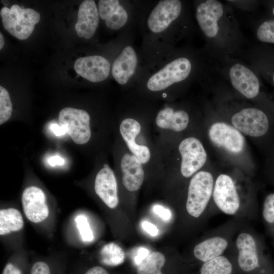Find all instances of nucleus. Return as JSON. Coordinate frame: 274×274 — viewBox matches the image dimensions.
<instances>
[{
	"label": "nucleus",
	"mask_w": 274,
	"mask_h": 274,
	"mask_svg": "<svg viewBox=\"0 0 274 274\" xmlns=\"http://www.w3.org/2000/svg\"><path fill=\"white\" fill-rule=\"evenodd\" d=\"M244 223L245 220L233 217L210 231L194 246L192 253L194 258L204 263L224 254L231 246L237 230Z\"/></svg>",
	"instance_id": "1"
},
{
	"label": "nucleus",
	"mask_w": 274,
	"mask_h": 274,
	"mask_svg": "<svg viewBox=\"0 0 274 274\" xmlns=\"http://www.w3.org/2000/svg\"><path fill=\"white\" fill-rule=\"evenodd\" d=\"M214 185L213 177L199 171L191 178L185 204L187 216L192 220L204 221L211 216V201Z\"/></svg>",
	"instance_id": "2"
},
{
	"label": "nucleus",
	"mask_w": 274,
	"mask_h": 274,
	"mask_svg": "<svg viewBox=\"0 0 274 274\" xmlns=\"http://www.w3.org/2000/svg\"><path fill=\"white\" fill-rule=\"evenodd\" d=\"M212 199L217 211L244 220L255 215L242 200L232 178L221 174L214 182Z\"/></svg>",
	"instance_id": "3"
},
{
	"label": "nucleus",
	"mask_w": 274,
	"mask_h": 274,
	"mask_svg": "<svg viewBox=\"0 0 274 274\" xmlns=\"http://www.w3.org/2000/svg\"><path fill=\"white\" fill-rule=\"evenodd\" d=\"M232 248L239 268L251 272L259 267L262 246L257 234L244 223L237 230Z\"/></svg>",
	"instance_id": "4"
},
{
	"label": "nucleus",
	"mask_w": 274,
	"mask_h": 274,
	"mask_svg": "<svg viewBox=\"0 0 274 274\" xmlns=\"http://www.w3.org/2000/svg\"><path fill=\"white\" fill-rule=\"evenodd\" d=\"M0 14L5 29L19 40L28 38L40 19V14L35 10L23 9L17 5H13L10 9L3 7Z\"/></svg>",
	"instance_id": "5"
},
{
	"label": "nucleus",
	"mask_w": 274,
	"mask_h": 274,
	"mask_svg": "<svg viewBox=\"0 0 274 274\" xmlns=\"http://www.w3.org/2000/svg\"><path fill=\"white\" fill-rule=\"evenodd\" d=\"M59 125L64 128L66 133L74 143L85 144L91 136L90 117L84 110L71 107L62 109L59 113Z\"/></svg>",
	"instance_id": "6"
},
{
	"label": "nucleus",
	"mask_w": 274,
	"mask_h": 274,
	"mask_svg": "<svg viewBox=\"0 0 274 274\" xmlns=\"http://www.w3.org/2000/svg\"><path fill=\"white\" fill-rule=\"evenodd\" d=\"M191 70V62L188 58H177L151 76L147 81V87L151 91H162L186 79Z\"/></svg>",
	"instance_id": "7"
},
{
	"label": "nucleus",
	"mask_w": 274,
	"mask_h": 274,
	"mask_svg": "<svg viewBox=\"0 0 274 274\" xmlns=\"http://www.w3.org/2000/svg\"><path fill=\"white\" fill-rule=\"evenodd\" d=\"M120 135L128 151L145 166L152 159V151L142 135L141 123L133 118L123 119L119 124Z\"/></svg>",
	"instance_id": "8"
},
{
	"label": "nucleus",
	"mask_w": 274,
	"mask_h": 274,
	"mask_svg": "<svg viewBox=\"0 0 274 274\" xmlns=\"http://www.w3.org/2000/svg\"><path fill=\"white\" fill-rule=\"evenodd\" d=\"M178 150L181 156V175L186 178L192 177L206 163V151L200 141L194 137H188L182 140Z\"/></svg>",
	"instance_id": "9"
},
{
	"label": "nucleus",
	"mask_w": 274,
	"mask_h": 274,
	"mask_svg": "<svg viewBox=\"0 0 274 274\" xmlns=\"http://www.w3.org/2000/svg\"><path fill=\"white\" fill-rule=\"evenodd\" d=\"M231 122L235 128L245 134L258 137L266 133L268 120L265 114L255 108H246L235 114Z\"/></svg>",
	"instance_id": "10"
},
{
	"label": "nucleus",
	"mask_w": 274,
	"mask_h": 274,
	"mask_svg": "<svg viewBox=\"0 0 274 274\" xmlns=\"http://www.w3.org/2000/svg\"><path fill=\"white\" fill-rule=\"evenodd\" d=\"M181 10L182 4L179 0L159 1L148 17V28L154 33L164 31L178 18Z\"/></svg>",
	"instance_id": "11"
},
{
	"label": "nucleus",
	"mask_w": 274,
	"mask_h": 274,
	"mask_svg": "<svg viewBox=\"0 0 274 274\" xmlns=\"http://www.w3.org/2000/svg\"><path fill=\"white\" fill-rule=\"evenodd\" d=\"M21 203L26 218L35 223L46 220L49 214L46 197L43 190L36 186H28L23 190Z\"/></svg>",
	"instance_id": "12"
},
{
	"label": "nucleus",
	"mask_w": 274,
	"mask_h": 274,
	"mask_svg": "<svg viewBox=\"0 0 274 274\" xmlns=\"http://www.w3.org/2000/svg\"><path fill=\"white\" fill-rule=\"evenodd\" d=\"M211 142L232 154L241 153L245 146V139L235 127L223 122L214 123L209 130Z\"/></svg>",
	"instance_id": "13"
},
{
	"label": "nucleus",
	"mask_w": 274,
	"mask_h": 274,
	"mask_svg": "<svg viewBox=\"0 0 274 274\" xmlns=\"http://www.w3.org/2000/svg\"><path fill=\"white\" fill-rule=\"evenodd\" d=\"M94 190L96 195L109 208H116L119 203L117 183L113 170L107 164L96 175Z\"/></svg>",
	"instance_id": "14"
},
{
	"label": "nucleus",
	"mask_w": 274,
	"mask_h": 274,
	"mask_svg": "<svg viewBox=\"0 0 274 274\" xmlns=\"http://www.w3.org/2000/svg\"><path fill=\"white\" fill-rule=\"evenodd\" d=\"M76 73L92 82H99L106 79L111 71V64L105 57L91 55L80 57L74 63Z\"/></svg>",
	"instance_id": "15"
},
{
	"label": "nucleus",
	"mask_w": 274,
	"mask_h": 274,
	"mask_svg": "<svg viewBox=\"0 0 274 274\" xmlns=\"http://www.w3.org/2000/svg\"><path fill=\"white\" fill-rule=\"evenodd\" d=\"M119 166L124 187L129 192L138 191L145 179L144 165L130 152L126 151L120 158Z\"/></svg>",
	"instance_id": "16"
},
{
	"label": "nucleus",
	"mask_w": 274,
	"mask_h": 274,
	"mask_svg": "<svg viewBox=\"0 0 274 274\" xmlns=\"http://www.w3.org/2000/svg\"><path fill=\"white\" fill-rule=\"evenodd\" d=\"M223 14L222 4L216 0H208L197 6L196 18L199 27L207 37L212 38L217 35L218 21Z\"/></svg>",
	"instance_id": "17"
},
{
	"label": "nucleus",
	"mask_w": 274,
	"mask_h": 274,
	"mask_svg": "<svg viewBox=\"0 0 274 274\" xmlns=\"http://www.w3.org/2000/svg\"><path fill=\"white\" fill-rule=\"evenodd\" d=\"M229 77L234 88L247 98H254L259 93L258 79L245 65L238 63L234 64L230 69Z\"/></svg>",
	"instance_id": "18"
},
{
	"label": "nucleus",
	"mask_w": 274,
	"mask_h": 274,
	"mask_svg": "<svg viewBox=\"0 0 274 274\" xmlns=\"http://www.w3.org/2000/svg\"><path fill=\"white\" fill-rule=\"evenodd\" d=\"M99 21L98 10L94 1H84L80 5L75 29L80 37L91 38Z\"/></svg>",
	"instance_id": "19"
},
{
	"label": "nucleus",
	"mask_w": 274,
	"mask_h": 274,
	"mask_svg": "<svg viewBox=\"0 0 274 274\" xmlns=\"http://www.w3.org/2000/svg\"><path fill=\"white\" fill-rule=\"evenodd\" d=\"M137 63L138 58L134 49L130 46H126L112 65V74L115 81L120 85L126 84L134 75Z\"/></svg>",
	"instance_id": "20"
},
{
	"label": "nucleus",
	"mask_w": 274,
	"mask_h": 274,
	"mask_svg": "<svg viewBox=\"0 0 274 274\" xmlns=\"http://www.w3.org/2000/svg\"><path fill=\"white\" fill-rule=\"evenodd\" d=\"M98 10L100 18L105 20L107 26L111 29L121 28L128 20L127 12L118 0L99 1Z\"/></svg>",
	"instance_id": "21"
},
{
	"label": "nucleus",
	"mask_w": 274,
	"mask_h": 274,
	"mask_svg": "<svg viewBox=\"0 0 274 274\" xmlns=\"http://www.w3.org/2000/svg\"><path fill=\"white\" fill-rule=\"evenodd\" d=\"M189 117L183 110H175L171 107H165L157 114L155 119L156 126L161 129L181 131L188 126Z\"/></svg>",
	"instance_id": "22"
},
{
	"label": "nucleus",
	"mask_w": 274,
	"mask_h": 274,
	"mask_svg": "<svg viewBox=\"0 0 274 274\" xmlns=\"http://www.w3.org/2000/svg\"><path fill=\"white\" fill-rule=\"evenodd\" d=\"M24 226L21 212L17 209L10 208L0 210V235L4 236L18 232Z\"/></svg>",
	"instance_id": "23"
},
{
	"label": "nucleus",
	"mask_w": 274,
	"mask_h": 274,
	"mask_svg": "<svg viewBox=\"0 0 274 274\" xmlns=\"http://www.w3.org/2000/svg\"><path fill=\"white\" fill-rule=\"evenodd\" d=\"M165 262L164 255L160 252L150 253L138 265L137 274H163L161 268Z\"/></svg>",
	"instance_id": "24"
},
{
	"label": "nucleus",
	"mask_w": 274,
	"mask_h": 274,
	"mask_svg": "<svg viewBox=\"0 0 274 274\" xmlns=\"http://www.w3.org/2000/svg\"><path fill=\"white\" fill-rule=\"evenodd\" d=\"M232 264L224 254L203 263L200 274H231Z\"/></svg>",
	"instance_id": "25"
},
{
	"label": "nucleus",
	"mask_w": 274,
	"mask_h": 274,
	"mask_svg": "<svg viewBox=\"0 0 274 274\" xmlns=\"http://www.w3.org/2000/svg\"><path fill=\"white\" fill-rule=\"evenodd\" d=\"M99 256L102 264L112 266L122 264L125 257L122 248L114 242L105 245L100 251Z\"/></svg>",
	"instance_id": "26"
},
{
	"label": "nucleus",
	"mask_w": 274,
	"mask_h": 274,
	"mask_svg": "<svg viewBox=\"0 0 274 274\" xmlns=\"http://www.w3.org/2000/svg\"><path fill=\"white\" fill-rule=\"evenodd\" d=\"M13 107L8 91L0 86V124L7 122L11 117Z\"/></svg>",
	"instance_id": "27"
},
{
	"label": "nucleus",
	"mask_w": 274,
	"mask_h": 274,
	"mask_svg": "<svg viewBox=\"0 0 274 274\" xmlns=\"http://www.w3.org/2000/svg\"><path fill=\"white\" fill-rule=\"evenodd\" d=\"M262 216L264 223L270 227L274 226V193L265 197L262 207Z\"/></svg>",
	"instance_id": "28"
},
{
	"label": "nucleus",
	"mask_w": 274,
	"mask_h": 274,
	"mask_svg": "<svg viewBox=\"0 0 274 274\" xmlns=\"http://www.w3.org/2000/svg\"><path fill=\"white\" fill-rule=\"evenodd\" d=\"M76 222L83 239L85 241H91L93 236L87 218L84 215H80L76 217Z\"/></svg>",
	"instance_id": "29"
},
{
	"label": "nucleus",
	"mask_w": 274,
	"mask_h": 274,
	"mask_svg": "<svg viewBox=\"0 0 274 274\" xmlns=\"http://www.w3.org/2000/svg\"><path fill=\"white\" fill-rule=\"evenodd\" d=\"M30 274H50L49 266L44 261H37L32 265Z\"/></svg>",
	"instance_id": "30"
},
{
	"label": "nucleus",
	"mask_w": 274,
	"mask_h": 274,
	"mask_svg": "<svg viewBox=\"0 0 274 274\" xmlns=\"http://www.w3.org/2000/svg\"><path fill=\"white\" fill-rule=\"evenodd\" d=\"M153 210L159 217L165 220H168L171 218L172 214L170 211L161 206L156 205L154 206Z\"/></svg>",
	"instance_id": "31"
},
{
	"label": "nucleus",
	"mask_w": 274,
	"mask_h": 274,
	"mask_svg": "<svg viewBox=\"0 0 274 274\" xmlns=\"http://www.w3.org/2000/svg\"><path fill=\"white\" fill-rule=\"evenodd\" d=\"M150 253L147 248L144 247L140 248L134 258L135 263L138 265Z\"/></svg>",
	"instance_id": "32"
},
{
	"label": "nucleus",
	"mask_w": 274,
	"mask_h": 274,
	"mask_svg": "<svg viewBox=\"0 0 274 274\" xmlns=\"http://www.w3.org/2000/svg\"><path fill=\"white\" fill-rule=\"evenodd\" d=\"M143 228L150 235L156 236L158 234V230L157 227L148 221H144L142 223Z\"/></svg>",
	"instance_id": "33"
},
{
	"label": "nucleus",
	"mask_w": 274,
	"mask_h": 274,
	"mask_svg": "<svg viewBox=\"0 0 274 274\" xmlns=\"http://www.w3.org/2000/svg\"><path fill=\"white\" fill-rule=\"evenodd\" d=\"M2 274H22L21 270L11 263L7 264L4 268Z\"/></svg>",
	"instance_id": "34"
},
{
	"label": "nucleus",
	"mask_w": 274,
	"mask_h": 274,
	"mask_svg": "<svg viewBox=\"0 0 274 274\" xmlns=\"http://www.w3.org/2000/svg\"><path fill=\"white\" fill-rule=\"evenodd\" d=\"M84 274H109L103 267L96 266L90 268Z\"/></svg>",
	"instance_id": "35"
},
{
	"label": "nucleus",
	"mask_w": 274,
	"mask_h": 274,
	"mask_svg": "<svg viewBox=\"0 0 274 274\" xmlns=\"http://www.w3.org/2000/svg\"><path fill=\"white\" fill-rule=\"evenodd\" d=\"M47 162L51 166L61 165L64 163V160L59 156H54L49 157Z\"/></svg>",
	"instance_id": "36"
},
{
	"label": "nucleus",
	"mask_w": 274,
	"mask_h": 274,
	"mask_svg": "<svg viewBox=\"0 0 274 274\" xmlns=\"http://www.w3.org/2000/svg\"><path fill=\"white\" fill-rule=\"evenodd\" d=\"M51 129L56 136H61L64 134L66 131L64 128L57 124H52L50 127Z\"/></svg>",
	"instance_id": "37"
},
{
	"label": "nucleus",
	"mask_w": 274,
	"mask_h": 274,
	"mask_svg": "<svg viewBox=\"0 0 274 274\" xmlns=\"http://www.w3.org/2000/svg\"><path fill=\"white\" fill-rule=\"evenodd\" d=\"M4 45V39L2 33H0V49H2Z\"/></svg>",
	"instance_id": "38"
},
{
	"label": "nucleus",
	"mask_w": 274,
	"mask_h": 274,
	"mask_svg": "<svg viewBox=\"0 0 274 274\" xmlns=\"http://www.w3.org/2000/svg\"><path fill=\"white\" fill-rule=\"evenodd\" d=\"M271 12H272V14L273 16H274V6L272 8Z\"/></svg>",
	"instance_id": "39"
},
{
	"label": "nucleus",
	"mask_w": 274,
	"mask_h": 274,
	"mask_svg": "<svg viewBox=\"0 0 274 274\" xmlns=\"http://www.w3.org/2000/svg\"><path fill=\"white\" fill-rule=\"evenodd\" d=\"M272 80L273 82L274 83V71H273L272 75Z\"/></svg>",
	"instance_id": "40"
}]
</instances>
